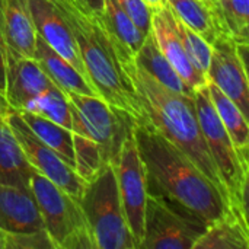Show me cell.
<instances>
[{
	"mask_svg": "<svg viewBox=\"0 0 249 249\" xmlns=\"http://www.w3.org/2000/svg\"><path fill=\"white\" fill-rule=\"evenodd\" d=\"M144 1H146V3H147L150 7H152V9H155V7H159V6H163V4L166 3L165 0H144Z\"/></svg>",
	"mask_w": 249,
	"mask_h": 249,
	"instance_id": "obj_34",
	"label": "cell"
},
{
	"mask_svg": "<svg viewBox=\"0 0 249 249\" xmlns=\"http://www.w3.org/2000/svg\"><path fill=\"white\" fill-rule=\"evenodd\" d=\"M174 16L184 22L191 31L198 34L210 45L217 35L209 3L203 0H165Z\"/></svg>",
	"mask_w": 249,
	"mask_h": 249,
	"instance_id": "obj_25",
	"label": "cell"
},
{
	"mask_svg": "<svg viewBox=\"0 0 249 249\" xmlns=\"http://www.w3.org/2000/svg\"><path fill=\"white\" fill-rule=\"evenodd\" d=\"M54 85L34 58H19L6 67V108L22 111L35 96Z\"/></svg>",
	"mask_w": 249,
	"mask_h": 249,
	"instance_id": "obj_16",
	"label": "cell"
},
{
	"mask_svg": "<svg viewBox=\"0 0 249 249\" xmlns=\"http://www.w3.org/2000/svg\"><path fill=\"white\" fill-rule=\"evenodd\" d=\"M4 248V238H3V233L0 232V249Z\"/></svg>",
	"mask_w": 249,
	"mask_h": 249,
	"instance_id": "obj_35",
	"label": "cell"
},
{
	"mask_svg": "<svg viewBox=\"0 0 249 249\" xmlns=\"http://www.w3.org/2000/svg\"><path fill=\"white\" fill-rule=\"evenodd\" d=\"M34 168L16 140L9 124L0 117V184L19 188H31Z\"/></svg>",
	"mask_w": 249,
	"mask_h": 249,
	"instance_id": "obj_19",
	"label": "cell"
},
{
	"mask_svg": "<svg viewBox=\"0 0 249 249\" xmlns=\"http://www.w3.org/2000/svg\"><path fill=\"white\" fill-rule=\"evenodd\" d=\"M174 23H175V29L178 32V36L184 45V50H185L191 64L196 67V70L200 74H203L206 77L209 64H210V57H212V45L206 39H203L198 34L191 31L177 16H174Z\"/></svg>",
	"mask_w": 249,
	"mask_h": 249,
	"instance_id": "obj_28",
	"label": "cell"
},
{
	"mask_svg": "<svg viewBox=\"0 0 249 249\" xmlns=\"http://www.w3.org/2000/svg\"><path fill=\"white\" fill-rule=\"evenodd\" d=\"M193 99L206 144L228 193V206L248 213V153L235 147L212 104L207 83L194 89Z\"/></svg>",
	"mask_w": 249,
	"mask_h": 249,
	"instance_id": "obj_5",
	"label": "cell"
},
{
	"mask_svg": "<svg viewBox=\"0 0 249 249\" xmlns=\"http://www.w3.org/2000/svg\"><path fill=\"white\" fill-rule=\"evenodd\" d=\"M1 115H3V112H1V111H0V117H1Z\"/></svg>",
	"mask_w": 249,
	"mask_h": 249,
	"instance_id": "obj_37",
	"label": "cell"
},
{
	"mask_svg": "<svg viewBox=\"0 0 249 249\" xmlns=\"http://www.w3.org/2000/svg\"><path fill=\"white\" fill-rule=\"evenodd\" d=\"M79 203L95 249H137L125 220L111 163H104L99 172L85 182Z\"/></svg>",
	"mask_w": 249,
	"mask_h": 249,
	"instance_id": "obj_4",
	"label": "cell"
},
{
	"mask_svg": "<svg viewBox=\"0 0 249 249\" xmlns=\"http://www.w3.org/2000/svg\"><path fill=\"white\" fill-rule=\"evenodd\" d=\"M34 60L48 76V79L66 92H76L90 96H99L90 82L63 55L54 51L41 36L36 35Z\"/></svg>",
	"mask_w": 249,
	"mask_h": 249,
	"instance_id": "obj_18",
	"label": "cell"
},
{
	"mask_svg": "<svg viewBox=\"0 0 249 249\" xmlns=\"http://www.w3.org/2000/svg\"><path fill=\"white\" fill-rule=\"evenodd\" d=\"M209 6L217 34L231 36L236 44H248L249 0H213Z\"/></svg>",
	"mask_w": 249,
	"mask_h": 249,
	"instance_id": "obj_22",
	"label": "cell"
},
{
	"mask_svg": "<svg viewBox=\"0 0 249 249\" xmlns=\"http://www.w3.org/2000/svg\"><path fill=\"white\" fill-rule=\"evenodd\" d=\"M31 191L36 200L44 229L55 249H95L80 203L34 171Z\"/></svg>",
	"mask_w": 249,
	"mask_h": 249,
	"instance_id": "obj_7",
	"label": "cell"
},
{
	"mask_svg": "<svg viewBox=\"0 0 249 249\" xmlns=\"http://www.w3.org/2000/svg\"><path fill=\"white\" fill-rule=\"evenodd\" d=\"M133 134L144 168L147 196L204 226L225 213L228 203L217 187L146 118L136 123Z\"/></svg>",
	"mask_w": 249,
	"mask_h": 249,
	"instance_id": "obj_1",
	"label": "cell"
},
{
	"mask_svg": "<svg viewBox=\"0 0 249 249\" xmlns=\"http://www.w3.org/2000/svg\"><path fill=\"white\" fill-rule=\"evenodd\" d=\"M0 38L6 53V67L19 58H34L36 32L29 0H0Z\"/></svg>",
	"mask_w": 249,
	"mask_h": 249,
	"instance_id": "obj_13",
	"label": "cell"
},
{
	"mask_svg": "<svg viewBox=\"0 0 249 249\" xmlns=\"http://www.w3.org/2000/svg\"><path fill=\"white\" fill-rule=\"evenodd\" d=\"M101 20L121 58H134L142 48L146 35L134 25V22L118 7L114 0H105Z\"/></svg>",
	"mask_w": 249,
	"mask_h": 249,
	"instance_id": "obj_20",
	"label": "cell"
},
{
	"mask_svg": "<svg viewBox=\"0 0 249 249\" xmlns=\"http://www.w3.org/2000/svg\"><path fill=\"white\" fill-rule=\"evenodd\" d=\"M134 131V130H133ZM117 185L120 198L123 203L125 220L130 233L134 239L136 248H140L143 241V225H144V209L147 200L144 168L140 159L134 134H131L123 144L115 163Z\"/></svg>",
	"mask_w": 249,
	"mask_h": 249,
	"instance_id": "obj_9",
	"label": "cell"
},
{
	"mask_svg": "<svg viewBox=\"0 0 249 249\" xmlns=\"http://www.w3.org/2000/svg\"><path fill=\"white\" fill-rule=\"evenodd\" d=\"M120 61L134 86L144 118L200 168L228 203V193L201 133L193 96L169 90L139 67L134 58Z\"/></svg>",
	"mask_w": 249,
	"mask_h": 249,
	"instance_id": "obj_2",
	"label": "cell"
},
{
	"mask_svg": "<svg viewBox=\"0 0 249 249\" xmlns=\"http://www.w3.org/2000/svg\"><path fill=\"white\" fill-rule=\"evenodd\" d=\"M53 3H55V4H64V6H67V7H71V9H76V10H79V12H82V13H88V15H92L85 6H83V3L80 1V0H51Z\"/></svg>",
	"mask_w": 249,
	"mask_h": 249,
	"instance_id": "obj_33",
	"label": "cell"
},
{
	"mask_svg": "<svg viewBox=\"0 0 249 249\" xmlns=\"http://www.w3.org/2000/svg\"><path fill=\"white\" fill-rule=\"evenodd\" d=\"M3 118L13 131L31 166L79 201L85 188V182L74 172V169L70 168L54 149L35 136L18 111L4 108Z\"/></svg>",
	"mask_w": 249,
	"mask_h": 249,
	"instance_id": "obj_8",
	"label": "cell"
},
{
	"mask_svg": "<svg viewBox=\"0 0 249 249\" xmlns=\"http://www.w3.org/2000/svg\"><path fill=\"white\" fill-rule=\"evenodd\" d=\"M193 249H249L248 214L228 206L225 213L206 228Z\"/></svg>",
	"mask_w": 249,
	"mask_h": 249,
	"instance_id": "obj_17",
	"label": "cell"
},
{
	"mask_svg": "<svg viewBox=\"0 0 249 249\" xmlns=\"http://www.w3.org/2000/svg\"><path fill=\"white\" fill-rule=\"evenodd\" d=\"M3 249H55L45 229L29 233H3Z\"/></svg>",
	"mask_w": 249,
	"mask_h": 249,
	"instance_id": "obj_29",
	"label": "cell"
},
{
	"mask_svg": "<svg viewBox=\"0 0 249 249\" xmlns=\"http://www.w3.org/2000/svg\"><path fill=\"white\" fill-rule=\"evenodd\" d=\"M134 61L139 67L146 70L150 76H153L160 85H163L169 90L193 96L194 90H191L187 86V83L175 71L172 64L162 54V51L159 50L156 39H155L152 32H149L146 35V39H144L142 48L134 55Z\"/></svg>",
	"mask_w": 249,
	"mask_h": 249,
	"instance_id": "obj_21",
	"label": "cell"
},
{
	"mask_svg": "<svg viewBox=\"0 0 249 249\" xmlns=\"http://www.w3.org/2000/svg\"><path fill=\"white\" fill-rule=\"evenodd\" d=\"M156 44L166 60L172 64L175 71L181 76V79L187 83V86L194 90L207 83V79L200 74L196 67L191 64L184 45L178 36L174 23V15L168 4L152 9V29Z\"/></svg>",
	"mask_w": 249,
	"mask_h": 249,
	"instance_id": "obj_14",
	"label": "cell"
},
{
	"mask_svg": "<svg viewBox=\"0 0 249 249\" xmlns=\"http://www.w3.org/2000/svg\"><path fill=\"white\" fill-rule=\"evenodd\" d=\"M73 152H74V172L83 182L90 181L104 166V159L98 144L80 134L73 133Z\"/></svg>",
	"mask_w": 249,
	"mask_h": 249,
	"instance_id": "obj_27",
	"label": "cell"
},
{
	"mask_svg": "<svg viewBox=\"0 0 249 249\" xmlns=\"http://www.w3.org/2000/svg\"><path fill=\"white\" fill-rule=\"evenodd\" d=\"M80 1L83 3V6H85L92 15H98V16L102 15L105 0H80Z\"/></svg>",
	"mask_w": 249,
	"mask_h": 249,
	"instance_id": "obj_32",
	"label": "cell"
},
{
	"mask_svg": "<svg viewBox=\"0 0 249 249\" xmlns=\"http://www.w3.org/2000/svg\"><path fill=\"white\" fill-rule=\"evenodd\" d=\"M29 9L36 35L88 79L76 38L60 9L51 0H29Z\"/></svg>",
	"mask_w": 249,
	"mask_h": 249,
	"instance_id": "obj_12",
	"label": "cell"
},
{
	"mask_svg": "<svg viewBox=\"0 0 249 249\" xmlns=\"http://www.w3.org/2000/svg\"><path fill=\"white\" fill-rule=\"evenodd\" d=\"M55 6L73 31L88 79L96 93L108 104L133 115L137 123L143 121L144 115L134 86L120 61L101 16L82 13L64 4Z\"/></svg>",
	"mask_w": 249,
	"mask_h": 249,
	"instance_id": "obj_3",
	"label": "cell"
},
{
	"mask_svg": "<svg viewBox=\"0 0 249 249\" xmlns=\"http://www.w3.org/2000/svg\"><path fill=\"white\" fill-rule=\"evenodd\" d=\"M206 79L228 95L248 118L249 85L247 63L239 57L236 42L231 36L217 34L212 42V57Z\"/></svg>",
	"mask_w": 249,
	"mask_h": 249,
	"instance_id": "obj_11",
	"label": "cell"
},
{
	"mask_svg": "<svg viewBox=\"0 0 249 249\" xmlns=\"http://www.w3.org/2000/svg\"><path fill=\"white\" fill-rule=\"evenodd\" d=\"M42 229V217L31 188L0 184V232L29 233Z\"/></svg>",
	"mask_w": 249,
	"mask_h": 249,
	"instance_id": "obj_15",
	"label": "cell"
},
{
	"mask_svg": "<svg viewBox=\"0 0 249 249\" xmlns=\"http://www.w3.org/2000/svg\"><path fill=\"white\" fill-rule=\"evenodd\" d=\"M4 93H6V53L0 38V107L4 109Z\"/></svg>",
	"mask_w": 249,
	"mask_h": 249,
	"instance_id": "obj_31",
	"label": "cell"
},
{
	"mask_svg": "<svg viewBox=\"0 0 249 249\" xmlns=\"http://www.w3.org/2000/svg\"><path fill=\"white\" fill-rule=\"evenodd\" d=\"M22 111L38 114L71 131V115L67 96L55 85H51L47 90L29 101Z\"/></svg>",
	"mask_w": 249,
	"mask_h": 249,
	"instance_id": "obj_26",
	"label": "cell"
},
{
	"mask_svg": "<svg viewBox=\"0 0 249 249\" xmlns=\"http://www.w3.org/2000/svg\"><path fill=\"white\" fill-rule=\"evenodd\" d=\"M207 89H209L212 104H213L222 124L225 125L226 131L229 133L235 147L241 153H248V118L244 115V112L239 109V107L228 95H225L214 83L207 82Z\"/></svg>",
	"mask_w": 249,
	"mask_h": 249,
	"instance_id": "obj_23",
	"label": "cell"
},
{
	"mask_svg": "<svg viewBox=\"0 0 249 249\" xmlns=\"http://www.w3.org/2000/svg\"><path fill=\"white\" fill-rule=\"evenodd\" d=\"M203 1H204V3H212L213 0H203Z\"/></svg>",
	"mask_w": 249,
	"mask_h": 249,
	"instance_id": "obj_36",
	"label": "cell"
},
{
	"mask_svg": "<svg viewBox=\"0 0 249 249\" xmlns=\"http://www.w3.org/2000/svg\"><path fill=\"white\" fill-rule=\"evenodd\" d=\"M71 133L93 140L105 163L114 165L124 142L133 134L136 120L128 112L108 104L101 96L66 92Z\"/></svg>",
	"mask_w": 249,
	"mask_h": 249,
	"instance_id": "obj_6",
	"label": "cell"
},
{
	"mask_svg": "<svg viewBox=\"0 0 249 249\" xmlns=\"http://www.w3.org/2000/svg\"><path fill=\"white\" fill-rule=\"evenodd\" d=\"M143 226L139 249H193L207 228L181 216L152 196L146 200Z\"/></svg>",
	"mask_w": 249,
	"mask_h": 249,
	"instance_id": "obj_10",
	"label": "cell"
},
{
	"mask_svg": "<svg viewBox=\"0 0 249 249\" xmlns=\"http://www.w3.org/2000/svg\"><path fill=\"white\" fill-rule=\"evenodd\" d=\"M0 108H1V107H0ZM1 109H3V108H1Z\"/></svg>",
	"mask_w": 249,
	"mask_h": 249,
	"instance_id": "obj_38",
	"label": "cell"
},
{
	"mask_svg": "<svg viewBox=\"0 0 249 249\" xmlns=\"http://www.w3.org/2000/svg\"><path fill=\"white\" fill-rule=\"evenodd\" d=\"M118 7L134 22V25L147 35L152 29V7L144 0H114Z\"/></svg>",
	"mask_w": 249,
	"mask_h": 249,
	"instance_id": "obj_30",
	"label": "cell"
},
{
	"mask_svg": "<svg viewBox=\"0 0 249 249\" xmlns=\"http://www.w3.org/2000/svg\"><path fill=\"white\" fill-rule=\"evenodd\" d=\"M18 112L41 142H44L51 149H54L70 168H74L73 133L70 130L38 114L29 111H18Z\"/></svg>",
	"mask_w": 249,
	"mask_h": 249,
	"instance_id": "obj_24",
	"label": "cell"
}]
</instances>
